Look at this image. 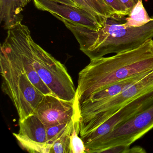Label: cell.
<instances>
[{
    "label": "cell",
    "instance_id": "cell-12",
    "mask_svg": "<svg viewBox=\"0 0 153 153\" xmlns=\"http://www.w3.org/2000/svg\"><path fill=\"white\" fill-rule=\"evenodd\" d=\"M153 20V16L150 17L149 16L143 6L142 0H138L123 25L126 27H140Z\"/></svg>",
    "mask_w": 153,
    "mask_h": 153
},
{
    "label": "cell",
    "instance_id": "cell-17",
    "mask_svg": "<svg viewBox=\"0 0 153 153\" xmlns=\"http://www.w3.org/2000/svg\"><path fill=\"white\" fill-rule=\"evenodd\" d=\"M69 122L47 127V139L51 148L53 142L63 133Z\"/></svg>",
    "mask_w": 153,
    "mask_h": 153
},
{
    "label": "cell",
    "instance_id": "cell-13",
    "mask_svg": "<svg viewBox=\"0 0 153 153\" xmlns=\"http://www.w3.org/2000/svg\"><path fill=\"white\" fill-rule=\"evenodd\" d=\"M101 19L104 26L109 19L116 20L115 15L103 0H82Z\"/></svg>",
    "mask_w": 153,
    "mask_h": 153
},
{
    "label": "cell",
    "instance_id": "cell-15",
    "mask_svg": "<svg viewBox=\"0 0 153 153\" xmlns=\"http://www.w3.org/2000/svg\"><path fill=\"white\" fill-rule=\"evenodd\" d=\"M80 128L76 115L75 114L73 120V126L70 136V153H85V144L79 136Z\"/></svg>",
    "mask_w": 153,
    "mask_h": 153
},
{
    "label": "cell",
    "instance_id": "cell-18",
    "mask_svg": "<svg viewBox=\"0 0 153 153\" xmlns=\"http://www.w3.org/2000/svg\"><path fill=\"white\" fill-rule=\"evenodd\" d=\"M130 146L124 145H118L110 147L103 149L101 153H128Z\"/></svg>",
    "mask_w": 153,
    "mask_h": 153
},
{
    "label": "cell",
    "instance_id": "cell-1",
    "mask_svg": "<svg viewBox=\"0 0 153 153\" xmlns=\"http://www.w3.org/2000/svg\"><path fill=\"white\" fill-rule=\"evenodd\" d=\"M153 70V41L111 57L90 60L79 73L75 102L111 85Z\"/></svg>",
    "mask_w": 153,
    "mask_h": 153
},
{
    "label": "cell",
    "instance_id": "cell-2",
    "mask_svg": "<svg viewBox=\"0 0 153 153\" xmlns=\"http://www.w3.org/2000/svg\"><path fill=\"white\" fill-rule=\"evenodd\" d=\"M58 19L74 35L80 51L90 60L135 49L153 38V20L140 27H126L109 19L104 26L95 30Z\"/></svg>",
    "mask_w": 153,
    "mask_h": 153
},
{
    "label": "cell",
    "instance_id": "cell-9",
    "mask_svg": "<svg viewBox=\"0 0 153 153\" xmlns=\"http://www.w3.org/2000/svg\"><path fill=\"white\" fill-rule=\"evenodd\" d=\"M74 102L60 99L53 95H45L35 113L47 127L67 123L76 114Z\"/></svg>",
    "mask_w": 153,
    "mask_h": 153
},
{
    "label": "cell",
    "instance_id": "cell-7",
    "mask_svg": "<svg viewBox=\"0 0 153 153\" xmlns=\"http://www.w3.org/2000/svg\"><path fill=\"white\" fill-rule=\"evenodd\" d=\"M18 133L13 134L23 149L32 153H50L47 126L35 113L19 121Z\"/></svg>",
    "mask_w": 153,
    "mask_h": 153
},
{
    "label": "cell",
    "instance_id": "cell-14",
    "mask_svg": "<svg viewBox=\"0 0 153 153\" xmlns=\"http://www.w3.org/2000/svg\"><path fill=\"white\" fill-rule=\"evenodd\" d=\"M74 118L69 123L67 128L59 137L53 142L50 153H70V136L73 129Z\"/></svg>",
    "mask_w": 153,
    "mask_h": 153
},
{
    "label": "cell",
    "instance_id": "cell-21",
    "mask_svg": "<svg viewBox=\"0 0 153 153\" xmlns=\"http://www.w3.org/2000/svg\"><path fill=\"white\" fill-rule=\"evenodd\" d=\"M52 1L59 2V3L70 5V6L79 7L72 0H52Z\"/></svg>",
    "mask_w": 153,
    "mask_h": 153
},
{
    "label": "cell",
    "instance_id": "cell-4",
    "mask_svg": "<svg viewBox=\"0 0 153 153\" xmlns=\"http://www.w3.org/2000/svg\"><path fill=\"white\" fill-rule=\"evenodd\" d=\"M0 68L1 89L12 101L22 121L35 113L44 95L34 86L25 71L7 47L1 45Z\"/></svg>",
    "mask_w": 153,
    "mask_h": 153
},
{
    "label": "cell",
    "instance_id": "cell-6",
    "mask_svg": "<svg viewBox=\"0 0 153 153\" xmlns=\"http://www.w3.org/2000/svg\"><path fill=\"white\" fill-rule=\"evenodd\" d=\"M153 128V103L111 133L85 145V153H101L118 145L130 146Z\"/></svg>",
    "mask_w": 153,
    "mask_h": 153
},
{
    "label": "cell",
    "instance_id": "cell-11",
    "mask_svg": "<svg viewBox=\"0 0 153 153\" xmlns=\"http://www.w3.org/2000/svg\"><path fill=\"white\" fill-rule=\"evenodd\" d=\"M152 71L131 77L114 83L103 89H101L95 93L91 94L83 100H80L77 102H74V104L75 105H76L85 102H98V101L111 98L121 93L122 91L127 89L129 87L131 86L133 84H135L143 79Z\"/></svg>",
    "mask_w": 153,
    "mask_h": 153
},
{
    "label": "cell",
    "instance_id": "cell-16",
    "mask_svg": "<svg viewBox=\"0 0 153 153\" xmlns=\"http://www.w3.org/2000/svg\"><path fill=\"white\" fill-rule=\"evenodd\" d=\"M103 1L113 11L117 21H120L125 17L128 16L130 13V11L120 0Z\"/></svg>",
    "mask_w": 153,
    "mask_h": 153
},
{
    "label": "cell",
    "instance_id": "cell-8",
    "mask_svg": "<svg viewBox=\"0 0 153 153\" xmlns=\"http://www.w3.org/2000/svg\"><path fill=\"white\" fill-rule=\"evenodd\" d=\"M33 2L37 9L49 12L58 19H62L92 30H97L102 27L98 19L83 8L52 0H33Z\"/></svg>",
    "mask_w": 153,
    "mask_h": 153
},
{
    "label": "cell",
    "instance_id": "cell-19",
    "mask_svg": "<svg viewBox=\"0 0 153 153\" xmlns=\"http://www.w3.org/2000/svg\"><path fill=\"white\" fill-rule=\"evenodd\" d=\"M72 1H73L79 7H80L83 8L85 9L86 10L88 11V12L91 13V14L94 15V16H95L98 19V20L100 21V23H101V25H102V27L104 26L102 22L101 19L98 17V16L94 12V11L89 7V6H88L85 2H84L82 0H72Z\"/></svg>",
    "mask_w": 153,
    "mask_h": 153
},
{
    "label": "cell",
    "instance_id": "cell-5",
    "mask_svg": "<svg viewBox=\"0 0 153 153\" xmlns=\"http://www.w3.org/2000/svg\"><path fill=\"white\" fill-rule=\"evenodd\" d=\"M153 89V70L127 89L108 99L75 105L80 138L96 128L131 101Z\"/></svg>",
    "mask_w": 153,
    "mask_h": 153
},
{
    "label": "cell",
    "instance_id": "cell-20",
    "mask_svg": "<svg viewBox=\"0 0 153 153\" xmlns=\"http://www.w3.org/2000/svg\"><path fill=\"white\" fill-rule=\"evenodd\" d=\"M146 152V151L143 148L139 146H136L129 148L128 153H144Z\"/></svg>",
    "mask_w": 153,
    "mask_h": 153
},
{
    "label": "cell",
    "instance_id": "cell-10",
    "mask_svg": "<svg viewBox=\"0 0 153 153\" xmlns=\"http://www.w3.org/2000/svg\"><path fill=\"white\" fill-rule=\"evenodd\" d=\"M31 0H0V22L5 30L22 23L24 8Z\"/></svg>",
    "mask_w": 153,
    "mask_h": 153
},
{
    "label": "cell",
    "instance_id": "cell-3",
    "mask_svg": "<svg viewBox=\"0 0 153 153\" xmlns=\"http://www.w3.org/2000/svg\"><path fill=\"white\" fill-rule=\"evenodd\" d=\"M10 29L39 76L53 94L65 101H75L76 88L65 65L34 41L25 25L20 23Z\"/></svg>",
    "mask_w": 153,
    "mask_h": 153
}]
</instances>
